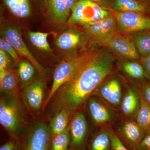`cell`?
Returning a JSON list of instances; mask_svg holds the SVG:
<instances>
[{"label": "cell", "mask_w": 150, "mask_h": 150, "mask_svg": "<svg viewBox=\"0 0 150 150\" xmlns=\"http://www.w3.org/2000/svg\"><path fill=\"white\" fill-rule=\"evenodd\" d=\"M111 141L109 131H99L92 140L89 150H110Z\"/></svg>", "instance_id": "cell-26"}, {"label": "cell", "mask_w": 150, "mask_h": 150, "mask_svg": "<svg viewBox=\"0 0 150 150\" xmlns=\"http://www.w3.org/2000/svg\"><path fill=\"white\" fill-rule=\"evenodd\" d=\"M114 16L120 32L126 34L150 30V16L136 12L115 11L108 9Z\"/></svg>", "instance_id": "cell-7"}, {"label": "cell", "mask_w": 150, "mask_h": 150, "mask_svg": "<svg viewBox=\"0 0 150 150\" xmlns=\"http://www.w3.org/2000/svg\"><path fill=\"white\" fill-rule=\"evenodd\" d=\"M0 123L14 139L24 135L25 114L18 94H3L0 100Z\"/></svg>", "instance_id": "cell-2"}, {"label": "cell", "mask_w": 150, "mask_h": 150, "mask_svg": "<svg viewBox=\"0 0 150 150\" xmlns=\"http://www.w3.org/2000/svg\"><path fill=\"white\" fill-rule=\"evenodd\" d=\"M22 97L30 111L37 112L44 103V83L43 80H35L23 88Z\"/></svg>", "instance_id": "cell-11"}, {"label": "cell", "mask_w": 150, "mask_h": 150, "mask_svg": "<svg viewBox=\"0 0 150 150\" xmlns=\"http://www.w3.org/2000/svg\"><path fill=\"white\" fill-rule=\"evenodd\" d=\"M96 51L94 50L86 51L79 56L65 59L59 64L54 71L51 90L43 103L44 109L54 97L58 89L77 74L93 57Z\"/></svg>", "instance_id": "cell-3"}, {"label": "cell", "mask_w": 150, "mask_h": 150, "mask_svg": "<svg viewBox=\"0 0 150 150\" xmlns=\"http://www.w3.org/2000/svg\"><path fill=\"white\" fill-rule=\"evenodd\" d=\"M149 1L150 2V0H149Z\"/></svg>", "instance_id": "cell-38"}, {"label": "cell", "mask_w": 150, "mask_h": 150, "mask_svg": "<svg viewBox=\"0 0 150 150\" xmlns=\"http://www.w3.org/2000/svg\"><path fill=\"white\" fill-rule=\"evenodd\" d=\"M11 59L12 58L8 53L0 49V71L9 69L11 64Z\"/></svg>", "instance_id": "cell-31"}, {"label": "cell", "mask_w": 150, "mask_h": 150, "mask_svg": "<svg viewBox=\"0 0 150 150\" xmlns=\"http://www.w3.org/2000/svg\"><path fill=\"white\" fill-rule=\"evenodd\" d=\"M140 60L144 71L145 78L150 81V54L141 57Z\"/></svg>", "instance_id": "cell-33"}, {"label": "cell", "mask_w": 150, "mask_h": 150, "mask_svg": "<svg viewBox=\"0 0 150 150\" xmlns=\"http://www.w3.org/2000/svg\"><path fill=\"white\" fill-rule=\"evenodd\" d=\"M114 106L121 104L122 92L120 83L115 79H111L100 85L93 93Z\"/></svg>", "instance_id": "cell-13"}, {"label": "cell", "mask_w": 150, "mask_h": 150, "mask_svg": "<svg viewBox=\"0 0 150 150\" xmlns=\"http://www.w3.org/2000/svg\"><path fill=\"white\" fill-rule=\"evenodd\" d=\"M71 143L70 126L64 132L53 136L51 150H68Z\"/></svg>", "instance_id": "cell-28"}, {"label": "cell", "mask_w": 150, "mask_h": 150, "mask_svg": "<svg viewBox=\"0 0 150 150\" xmlns=\"http://www.w3.org/2000/svg\"><path fill=\"white\" fill-rule=\"evenodd\" d=\"M150 128H149V129H148L147 131H146V134H150Z\"/></svg>", "instance_id": "cell-37"}, {"label": "cell", "mask_w": 150, "mask_h": 150, "mask_svg": "<svg viewBox=\"0 0 150 150\" xmlns=\"http://www.w3.org/2000/svg\"><path fill=\"white\" fill-rule=\"evenodd\" d=\"M111 14L108 10L90 0H79L73 6L66 23L84 25L98 21Z\"/></svg>", "instance_id": "cell-4"}, {"label": "cell", "mask_w": 150, "mask_h": 150, "mask_svg": "<svg viewBox=\"0 0 150 150\" xmlns=\"http://www.w3.org/2000/svg\"><path fill=\"white\" fill-rule=\"evenodd\" d=\"M4 38L11 43L18 54L25 58L31 63L41 75L46 74V70L38 62L25 43L18 29L14 26H9L3 30Z\"/></svg>", "instance_id": "cell-8"}, {"label": "cell", "mask_w": 150, "mask_h": 150, "mask_svg": "<svg viewBox=\"0 0 150 150\" xmlns=\"http://www.w3.org/2000/svg\"><path fill=\"white\" fill-rule=\"evenodd\" d=\"M18 140L14 139L9 141L2 145L0 150H21V144Z\"/></svg>", "instance_id": "cell-32"}, {"label": "cell", "mask_w": 150, "mask_h": 150, "mask_svg": "<svg viewBox=\"0 0 150 150\" xmlns=\"http://www.w3.org/2000/svg\"><path fill=\"white\" fill-rule=\"evenodd\" d=\"M0 49L4 50L8 53L15 62L18 61V54L12 45L4 38L0 39Z\"/></svg>", "instance_id": "cell-29"}, {"label": "cell", "mask_w": 150, "mask_h": 150, "mask_svg": "<svg viewBox=\"0 0 150 150\" xmlns=\"http://www.w3.org/2000/svg\"><path fill=\"white\" fill-rule=\"evenodd\" d=\"M118 64L123 72L130 78L139 80L144 79V71L141 63L134 60L121 59Z\"/></svg>", "instance_id": "cell-20"}, {"label": "cell", "mask_w": 150, "mask_h": 150, "mask_svg": "<svg viewBox=\"0 0 150 150\" xmlns=\"http://www.w3.org/2000/svg\"><path fill=\"white\" fill-rule=\"evenodd\" d=\"M21 150H51L53 135L50 126L36 122L23 135Z\"/></svg>", "instance_id": "cell-5"}, {"label": "cell", "mask_w": 150, "mask_h": 150, "mask_svg": "<svg viewBox=\"0 0 150 150\" xmlns=\"http://www.w3.org/2000/svg\"><path fill=\"white\" fill-rule=\"evenodd\" d=\"M36 69L28 61H22L19 63L18 69V75L21 88H24L34 81Z\"/></svg>", "instance_id": "cell-23"}, {"label": "cell", "mask_w": 150, "mask_h": 150, "mask_svg": "<svg viewBox=\"0 0 150 150\" xmlns=\"http://www.w3.org/2000/svg\"><path fill=\"white\" fill-rule=\"evenodd\" d=\"M88 107L91 118L96 124H104L111 119V113L108 108L94 97L89 98Z\"/></svg>", "instance_id": "cell-18"}, {"label": "cell", "mask_w": 150, "mask_h": 150, "mask_svg": "<svg viewBox=\"0 0 150 150\" xmlns=\"http://www.w3.org/2000/svg\"><path fill=\"white\" fill-rule=\"evenodd\" d=\"M108 49L121 59L138 61L141 56L137 52L134 42L127 35L121 33L112 36L108 42Z\"/></svg>", "instance_id": "cell-9"}, {"label": "cell", "mask_w": 150, "mask_h": 150, "mask_svg": "<svg viewBox=\"0 0 150 150\" xmlns=\"http://www.w3.org/2000/svg\"><path fill=\"white\" fill-rule=\"evenodd\" d=\"M71 143L72 150H79L82 148L86 140L88 126L83 112H78L74 116L69 125Z\"/></svg>", "instance_id": "cell-12"}, {"label": "cell", "mask_w": 150, "mask_h": 150, "mask_svg": "<svg viewBox=\"0 0 150 150\" xmlns=\"http://www.w3.org/2000/svg\"><path fill=\"white\" fill-rule=\"evenodd\" d=\"M76 29L69 30L56 38L55 43L59 49L65 51L76 49L83 45L88 36Z\"/></svg>", "instance_id": "cell-14"}, {"label": "cell", "mask_w": 150, "mask_h": 150, "mask_svg": "<svg viewBox=\"0 0 150 150\" xmlns=\"http://www.w3.org/2000/svg\"><path fill=\"white\" fill-rule=\"evenodd\" d=\"M142 96L145 101L150 105V82L143 86L142 90Z\"/></svg>", "instance_id": "cell-35"}, {"label": "cell", "mask_w": 150, "mask_h": 150, "mask_svg": "<svg viewBox=\"0 0 150 150\" xmlns=\"http://www.w3.org/2000/svg\"><path fill=\"white\" fill-rule=\"evenodd\" d=\"M48 33L30 31L28 33L30 40L36 48L47 52L52 51L48 41Z\"/></svg>", "instance_id": "cell-27"}, {"label": "cell", "mask_w": 150, "mask_h": 150, "mask_svg": "<svg viewBox=\"0 0 150 150\" xmlns=\"http://www.w3.org/2000/svg\"><path fill=\"white\" fill-rule=\"evenodd\" d=\"M140 104V97L133 89H129L121 103L123 114L130 115L137 112Z\"/></svg>", "instance_id": "cell-24"}, {"label": "cell", "mask_w": 150, "mask_h": 150, "mask_svg": "<svg viewBox=\"0 0 150 150\" xmlns=\"http://www.w3.org/2000/svg\"><path fill=\"white\" fill-rule=\"evenodd\" d=\"M20 81L18 75L12 70L0 71V90L2 94L18 93Z\"/></svg>", "instance_id": "cell-17"}, {"label": "cell", "mask_w": 150, "mask_h": 150, "mask_svg": "<svg viewBox=\"0 0 150 150\" xmlns=\"http://www.w3.org/2000/svg\"><path fill=\"white\" fill-rule=\"evenodd\" d=\"M136 150H150V133L146 134Z\"/></svg>", "instance_id": "cell-34"}, {"label": "cell", "mask_w": 150, "mask_h": 150, "mask_svg": "<svg viewBox=\"0 0 150 150\" xmlns=\"http://www.w3.org/2000/svg\"><path fill=\"white\" fill-rule=\"evenodd\" d=\"M115 58L108 48L97 51L77 74L56 92L54 103L57 112L65 108L72 113L80 107L111 74Z\"/></svg>", "instance_id": "cell-1"}, {"label": "cell", "mask_w": 150, "mask_h": 150, "mask_svg": "<svg viewBox=\"0 0 150 150\" xmlns=\"http://www.w3.org/2000/svg\"><path fill=\"white\" fill-rule=\"evenodd\" d=\"M4 2L9 11L17 17L25 18L31 13L29 0H4Z\"/></svg>", "instance_id": "cell-22"}, {"label": "cell", "mask_w": 150, "mask_h": 150, "mask_svg": "<svg viewBox=\"0 0 150 150\" xmlns=\"http://www.w3.org/2000/svg\"><path fill=\"white\" fill-rule=\"evenodd\" d=\"M112 150H128L118 135L113 131H109Z\"/></svg>", "instance_id": "cell-30"}, {"label": "cell", "mask_w": 150, "mask_h": 150, "mask_svg": "<svg viewBox=\"0 0 150 150\" xmlns=\"http://www.w3.org/2000/svg\"><path fill=\"white\" fill-rule=\"evenodd\" d=\"M90 1L96 3L106 9L109 8L110 7V0H90Z\"/></svg>", "instance_id": "cell-36"}, {"label": "cell", "mask_w": 150, "mask_h": 150, "mask_svg": "<svg viewBox=\"0 0 150 150\" xmlns=\"http://www.w3.org/2000/svg\"><path fill=\"white\" fill-rule=\"evenodd\" d=\"M137 113V123L146 132L150 128V105L145 101L142 95Z\"/></svg>", "instance_id": "cell-25"}, {"label": "cell", "mask_w": 150, "mask_h": 150, "mask_svg": "<svg viewBox=\"0 0 150 150\" xmlns=\"http://www.w3.org/2000/svg\"><path fill=\"white\" fill-rule=\"evenodd\" d=\"M71 113L69 110L65 108L57 111L51 119L49 126L53 136L62 133L68 128Z\"/></svg>", "instance_id": "cell-21"}, {"label": "cell", "mask_w": 150, "mask_h": 150, "mask_svg": "<svg viewBox=\"0 0 150 150\" xmlns=\"http://www.w3.org/2000/svg\"><path fill=\"white\" fill-rule=\"evenodd\" d=\"M134 42L138 53L141 57L150 54V30L128 34Z\"/></svg>", "instance_id": "cell-19"}, {"label": "cell", "mask_w": 150, "mask_h": 150, "mask_svg": "<svg viewBox=\"0 0 150 150\" xmlns=\"http://www.w3.org/2000/svg\"><path fill=\"white\" fill-rule=\"evenodd\" d=\"M82 27L96 43L105 46L112 36L121 33L116 19L112 14L98 21L84 25Z\"/></svg>", "instance_id": "cell-6"}, {"label": "cell", "mask_w": 150, "mask_h": 150, "mask_svg": "<svg viewBox=\"0 0 150 150\" xmlns=\"http://www.w3.org/2000/svg\"><path fill=\"white\" fill-rule=\"evenodd\" d=\"M120 133L125 142L134 150H136L146 135L145 130L134 121L124 123Z\"/></svg>", "instance_id": "cell-16"}, {"label": "cell", "mask_w": 150, "mask_h": 150, "mask_svg": "<svg viewBox=\"0 0 150 150\" xmlns=\"http://www.w3.org/2000/svg\"><path fill=\"white\" fill-rule=\"evenodd\" d=\"M109 8L119 12H136L150 16L149 0H110Z\"/></svg>", "instance_id": "cell-15"}, {"label": "cell", "mask_w": 150, "mask_h": 150, "mask_svg": "<svg viewBox=\"0 0 150 150\" xmlns=\"http://www.w3.org/2000/svg\"><path fill=\"white\" fill-rule=\"evenodd\" d=\"M48 16L58 24L67 23L71 10L79 0H43Z\"/></svg>", "instance_id": "cell-10"}]
</instances>
